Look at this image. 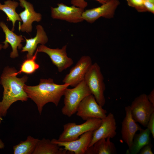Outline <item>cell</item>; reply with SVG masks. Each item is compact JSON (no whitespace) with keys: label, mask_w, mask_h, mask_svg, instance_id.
Masks as SVG:
<instances>
[{"label":"cell","mask_w":154,"mask_h":154,"mask_svg":"<svg viewBox=\"0 0 154 154\" xmlns=\"http://www.w3.org/2000/svg\"><path fill=\"white\" fill-rule=\"evenodd\" d=\"M37 30L36 36L33 38L27 39L25 37L26 44L22 48L21 52H27V58H31L38 44L44 45L48 41V38L43 27L40 25L36 26Z\"/></svg>","instance_id":"cell-17"},{"label":"cell","mask_w":154,"mask_h":154,"mask_svg":"<svg viewBox=\"0 0 154 154\" xmlns=\"http://www.w3.org/2000/svg\"><path fill=\"white\" fill-rule=\"evenodd\" d=\"M67 45H65L61 48L52 49L44 45L41 44L37 48L38 52L46 53L50 57L54 65L57 67L60 72L70 66L73 64V60L67 56Z\"/></svg>","instance_id":"cell-10"},{"label":"cell","mask_w":154,"mask_h":154,"mask_svg":"<svg viewBox=\"0 0 154 154\" xmlns=\"http://www.w3.org/2000/svg\"><path fill=\"white\" fill-rule=\"evenodd\" d=\"M57 7H51V16L54 19L77 23L84 21L82 14L84 9L73 5H67L63 3H58Z\"/></svg>","instance_id":"cell-8"},{"label":"cell","mask_w":154,"mask_h":154,"mask_svg":"<svg viewBox=\"0 0 154 154\" xmlns=\"http://www.w3.org/2000/svg\"><path fill=\"white\" fill-rule=\"evenodd\" d=\"M102 121V119L93 118L79 125L73 122L68 123L63 125V130L57 140L61 142H68L76 140L87 132L93 131L96 129Z\"/></svg>","instance_id":"cell-5"},{"label":"cell","mask_w":154,"mask_h":154,"mask_svg":"<svg viewBox=\"0 0 154 154\" xmlns=\"http://www.w3.org/2000/svg\"><path fill=\"white\" fill-rule=\"evenodd\" d=\"M93 132H87L80 135V138L71 141L61 142L55 139L51 141L59 147H63L64 149L68 151L75 154H84L92 140Z\"/></svg>","instance_id":"cell-13"},{"label":"cell","mask_w":154,"mask_h":154,"mask_svg":"<svg viewBox=\"0 0 154 154\" xmlns=\"http://www.w3.org/2000/svg\"><path fill=\"white\" fill-rule=\"evenodd\" d=\"M70 86L64 83L58 84L54 82L53 79H40L39 84L34 86L25 84L24 90L28 98L36 104L40 115L44 106L47 103L52 102L57 106L65 89Z\"/></svg>","instance_id":"cell-2"},{"label":"cell","mask_w":154,"mask_h":154,"mask_svg":"<svg viewBox=\"0 0 154 154\" xmlns=\"http://www.w3.org/2000/svg\"><path fill=\"white\" fill-rule=\"evenodd\" d=\"M3 46L2 44H0V50L3 48Z\"/></svg>","instance_id":"cell-31"},{"label":"cell","mask_w":154,"mask_h":154,"mask_svg":"<svg viewBox=\"0 0 154 154\" xmlns=\"http://www.w3.org/2000/svg\"><path fill=\"white\" fill-rule=\"evenodd\" d=\"M144 1H149L154 3V0H144Z\"/></svg>","instance_id":"cell-30"},{"label":"cell","mask_w":154,"mask_h":154,"mask_svg":"<svg viewBox=\"0 0 154 154\" xmlns=\"http://www.w3.org/2000/svg\"><path fill=\"white\" fill-rule=\"evenodd\" d=\"M0 27L5 35V40L3 42L4 45L3 48L6 49L9 46L8 44H9L12 50L10 54V57L15 58L18 57L19 54L17 48L20 49L22 47L21 43L24 40L22 36L18 35L10 30L5 23L3 21L0 22Z\"/></svg>","instance_id":"cell-16"},{"label":"cell","mask_w":154,"mask_h":154,"mask_svg":"<svg viewBox=\"0 0 154 154\" xmlns=\"http://www.w3.org/2000/svg\"><path fill=\"white\" fill-rule=\"evenodd\" d=\"M125 115L122 122L121 133L122 138L129 148L136 132L142 128L133 118L129 106L125 108Z\"/></svg>","instance_id":"cell-15"},{"label":"cell","mask_w":154,"mask_h":154,"mask_svg":"<svg viewBox=\"0 0 154 154\" xmlns=\"http://www.w3.org/2000/svg\"><path fill=\"white\" fill-rule=\"evenodd\" d=\"M84 80L98 104L103 107L106 103L104 92L106 86L101 68L96 62L92 64L86 73Z\"/></svg>","instance_id":"cell-4"},{"label":"cell","mask_w":154,"mask_h":154,"mask_svg":"<svg viewBox=\"0 0 154 154\" xmlns=\"http://www.w3.org/2000/svg\"><path fill=\"white\" fill-rule=\"evenodd\" d=\"M15 69L7 67L1 75L0 83L3 88V99L0 102V116H5L8 110L14 102L26 101L28 97L24 90L28 77L24 76L21 78L15 75Z\"/></svg>","instance_id":"cell-1"},{"label":"cell","mask_w":154,"mask_h":154,"mask_svg":"<svg viewBox=\"0 0 154 154\" xmlns=\"http://www.w3.org/2000/svg\"><path fill=\"white\" fill-rule=\"evenodd\" d=\"M38 52L37 49L35 54L31 58H27L23 62L21 65L19 71L15 72L16 76L22 73L31 74L39 68V65L36 62Z\"/></svg>","instance_id":"cell-23"},{"label":"cell","mask_w":154,"mask_h":154,"mask_svg":"<svg viewBox=\"0 0 154 154\" xmlns=\"http://www.w3.org/2000/svg\"><path fill=\"white\" fill-rule=\"evenodd\" d=\"M150 133L147 128H141L138 134L135 133L133 137L131 147L128 151L131 154L138 153L141 148L145 145L151 143Z\"/></svg>","instance_id":"cell-20"},{"label":"cell","mask_w":154,"mask_h":154,"mask_svg":"<svg viewBox=\"0 0 154 154\" xmlns=\"http://www.w3.org/2000/svg\"><path fill=\"white\" fill-rule=\"evenodd\" d=\"M144 4L147 11L154 13V3L144 0Z\"/></svg>","instance_id":"cell-28"},{"label":"cell","mask_w":154,"mask_h":154,"mask_svg":"<svg viewBox=\"0 0 154 154\" xmlns=\"http://www.w3.org/2000/svg\"><path fill=\"white\" fill-rule=\"evenodd\" d=\"M147 128L150 131L153 137L154 138V112L150 116L148 122L147 127Z\"/></svg>","instance_id":"cell-26"},{"label":"cell","mask_w":154,"mask_h":154,"mask_svg":"<svg viewBox=\"0 0 154 154\" xmlns=\"http://www.w3.org/2000/svg\"><path fill=\"white\" fill-rule=\"evenodd\" d=\"M147 96L149 102L154 106V89H153Z\"/></svg>","instance_id":"cell-29"},{"label":"cell","mask_w":154,"mask_h":154,"mask_svg":"<svg viewBox=\"0 0 154 154\" xmlns=\"http://www.w3.org/2000/svg\"><path fill=\"white\" fill-rule=\"evenodd\" d=\"M76 113L77 116L86 121L93 118L102 119L106 116L107 112L98 104L91 94L81 101Z\"/></svg>","instance_id":"cell-7"},{"label":"cell","mask_w":154,"mask_h":154,"mask_svg":"<svg viewBox=\"0 0 154 154\" xmlns=\"http://www.w3.org/2000/svg\"><path fill=\"white\" fill-rule=\"evenodd\" d=\"M116 152L114 144L109 137L101 139L88 147L85 154H114Z\"/></svg>","instance_id":"cell-18"},{"label":"cell","mask_w":154,"mask_h":154,"mask_svg":"<svg viewBox=\"0 0 154 154\" xmlns=\"http://www.w3.org/2000/svg\"><path fill=\"white\" fill-rule=\"evenodd\" d=\"M101 4L107 3L113 0H94ZM71 3L72 5L85 9L88 5L87 2L86 0H71Z\"/></svg>","instance_id":"cell-25"},{"label":"cell","mask_w":154,"mask_h":154,"mask_svg":"<svg viewBox=\"0 0 154 154\" xmlns=\"http://www.w3.org/2000/svg\"><path fill=\"white\" fill-rule=\"evenodd\" d=\"M102 119L100 126L93 132L92 139L88 147L101 139L113 138L116 135V123L113 114L110 113Z\"/></svg>","instance_id":"cell-12"},{"label":"cell","mask_w":154,"mask_h":154,"mask_svg":"<svg viewBox=\"0 0 154 154\" xmlns=\"http://www.w3.org/2000/svg\"><path fill=\"white\" fill-rule=\"evenodd\" d=\"M92 64L90 56H82L65 76L62 80L63 82L68 84L71 87L76 86L84 80L86 74Z\"/></svg>","instance_id":"cell-9"},{"label":"cell","mask_w":154,"mask_h":154,"mask_svg":"<svg viewBox=\"0 0 154 154\" xmlns=\"http://www.w3.org/2000/svg\"><path fill=\"white\" fill-rule=\"evenodd\" d=\"M19 5L17 1L7 0L4 2V4L0 3V10L4 12L7 16V21H11L13 27L11 31H14V27L17 21H21L19 15L16 11V9Z\"/></svg>","instance_id":"cell-21"},{"label":"cell","mask_w":154,"mask_h":154,"mask_svg":"<svg viewBox=\"0 0 154 154\" xmlns=\"http://www.w3.org/2000/svg\"><path fill=\"white\" fill-rule=\"evenodd\" d=\"M20 5L24 9L23 11L19 15L22 24L19 26V30L22 32L29 33L32 29V24L35 21L40 22L42 19V15L35 12L33 5L26 0H18Z\"/></svg>","instance_id":"cell-14"},{"label":"cell","mask_w":154,"mask_h":154,"mask_svg":"<svg viewBox=\"0 0 154 154\" xmlns=\"http://www.w3.org/2000/svg\"><path fill=\"white\" fill-rule=\"evenodd\" d=\"M91 93L84 80L74 88H66L63 96L64 106L61 110L62 114L70 117L76 112L81 101Z\"/></svg>","instance_id":"cell-3"},{"label":"cell","mask_w":154,"mask_h":154,"mask_svg":"<svg viewBox=\"0 0 154 154\" xmlns=\"http://www.w3.org/2000/svg\"><path fill=\"white\" fill-rule=\"evenodd\" d=\"M68 151L51 140L43 138L39 139L33 154H65Z\"/></svg>","instance_id":"cell-19"},{"label":"cell","mask_w":154,"mask_h":154,"mask_svg":"<svg viewBox=\"0 0 154 154\" xmlns=\"http://www.w3.org/2000/svg\"><path fill=\"white\" fill-rule=\"evenodd\" d=\"M120 4L118 0H113L99 7L84 10L82 14L84 21L92 23L101 17L111 19Z\"/></svg>","instance_id":"cell-11"},{"label":"cell","mask_w":154,"mask_h":154,"mask_svg":"<svg viewBox=\"0 0 154 154\" xmlns=\"http://www.w3.org/2000/svg\"><path fill=\"white\" fill-rule=\"evenodd\" d=\"M129 6L134 8L139 12H147L144 4V0H126Z\"/></svg>","instance_id":"cell-24"},{"label":"cell","mask_w":154,"mask_h":154,"mask_svg":"<svg viewBox=\"0 0 154 154\" xmlns=\"http://www.w3.org/2000/svg\"><path fill=\"white\" fill-rule=\"evenodd\" d=\"M153 145L150 143L147 145L143 147L139 153L140 154H153L152 150Z\"/></svg>","instance_id":"cell-27"},{"label":"cell","mask_w":154,"mask_h":154,"mask_svg":"<svg viewBox=\"0 0 154 154\" xmlns=\"http://www.w3.org/2000/svg\"><path fill=\"white\" fill-rule=\"evenodd\" d=\"M38 140V139L35 138L31 136H28L26 140L21 141L13 146V153L33 154Z\"/></svg>","instance_id":"cell-22"},{"label":"cell","mask_w":154,"mask_h":154,"mask_svg":"<svg viewBox=\"0 0 154 154\" xmlns=\"http://www.w3.org/2000/svg\"><path fill=\"white\" fill-rule=\"evenodd\" d=\"M130 107L132 116L135 121L146 127L154 106L149 101L147 95L142 94L135 98Z\"/></svg>","instance_id":"cell-6"}]
</instances>
